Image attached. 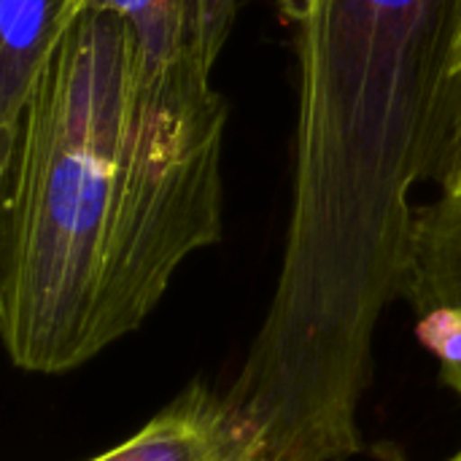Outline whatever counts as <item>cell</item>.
I'll return each instance as SVG.
<instances>
[{
	"mask_svg": "<svg viewBox=\"0 0 461 461\" xmlns=\"http://www.w3.org/2000/svg\"><path fill=\"white\" fill-rule=\"evenodd\" d=\"M227 122L211 76L135 65L100 294L105 348L149 319L192 254L221 240Z\"/></svg>",
	"mask_w": 461,
	"mask_h": 461,
	"instance_id": "obj_3",
	"label": "cell"
},
{
	"mask_svg": "<svg viewBox=\"0 0 461 461\" xmlns=\"http://www.w3.org/2000/svg\"><path fill=\"white\" fill-rule=\"evenodd\" d=\"M461 0H313L294 24L297 108L281 273L227 392L267 461L365 451L381 313L405 297L424 181L454 151Z\"/></svg>",
	"mask_w": 461,
	"mask_h": 461,
	"instance_id": "obj_1",
	"label": "cell"
},
{
	"mask_svg": "<svg viewBox=\"0 0 461 461\" xmlns=\"http://www.w3.org/2000/svg\"><path fill=\"white\" fill-rule=\"evenodd\" d=\"M78 8L108 11L132 32L143 70H197L211 76L238 22L240 0H68ZM62 14V16H65Z\"/></svg>",
	"mask_w": 461,
	"mask_h": 461,
	"instance_id": "obj_6",
	"label": "cell"
},
{
	"mask_svg": "<svg viewBox=\"0 0 461 461\" xmlns=\"http://www.w3.org/2000/svg\"><path fill=\"white\" fill-rule=\"evenodd\" d=\"M68 0H0V162L16 140L22 108L62 24Z\"/></svg>",
	"mask_w": 461,
	"mask_h": 461,
	"instance_id": "obj_7",
	"label": "cell"
},
{
	"mask_svg": "<svg viewBox=\"0 0 461 461\" xmlns=\"http://www.w3.org/2000/svg\"><path fill=\"white\" fill-rule=\"evenodd\" d=\"M138 51L124 19L62 16L0 162V335L27 373H68L103 346L100 294Z\"/></svg>",
	"mask_w": 461,
	"mask_h": 461,
	"instance_id": "obj_2",
	"label": "cell"
},
{
	"mask_svg": "<svg viewBox=\"0 0 461 461\" xmlns=\"http://www.w3.org/2000/svg\"><path fill=\"white\" fill-rule=\"evenodd\" d=\"M448 461H461V448H459V451H456V454H454V456H451V459H448Z\"/></svg>",
	"mask_w": 461,
	"mask_h": 461,
	"instance_id": "obj_11",
	"label": "cell"
},
{
	"mask_svg": "<svg viewBox=\"0 0 461 461\" xmlns=\"http://www.w3.org/2000/svg\"><path fill=\"white\" fill-rule=\"evenodd\" d=\"M89 461H267V446L230 394L192 384L143 429Z\"/></svg>",
	"mask_w": 461,
	"mask_h": 461,
	"instance_id": "obj_5",
	"label": "cell"
},
{
	"mask_svg": "<svg viewBox=\"0 0 461 461\" xmlns=\"http://www.w3.org/2000/svg\"><path fill=\"white\" fill-rule=\"evenodd\" d=\"M311 5H313V0H278L281 16L289 24H300L311 14Z\"/></svg>",
	"mask_w": 461,
	"mask_h": 461,
	"instance_id": "obj_9",
	"label": "cell"
},
{
	"mask_svg": "<svg viewBox=\"0 0 461 461\" xmlns=\"http://www.w3.org/2000/svg\"><path fill=\"white\" fill-rule=\"evenodd\" d=\"M454 116H456V127H454V143H456V132L461 127V38L456 46V57H454ZM448 170V167H446Z\"/></svg>",
	"mask_w": 461,
	"mask_h": 461,
	"instance_id": "obj_10",
	"label": "cell"
},
{
	"mask_svg": "<svg viewBox=\"0 0 461 461\" xmlns=\"http://www.w3.org/2000/svg\"><path fill=\"white\" fill-rule=\"evenodd\" d=\"M405 297L419 316L421 343L461 397V200L440 194L416 208Z\"/></svg>",
	"mask_w": 461,
	"mask_h": 461,
	"instance_id": "obj_4",
	"label": "cell"
},
{
	"mask_svg": "<svg viewBox=\"0 0 461 461\" xmlns=\"http://www.w3.org/2000/svg\"><path fill=\"white\" fill-rule=\"evenodd\" d=\"M440 194L461 200V127L459 132H456V143H454V151H451L448 170H446V176L440 181Z\"/></svg>",
	"mask_w": 461,
	"mask_h": 461,
	"instance_id": "obj_8",
	"label": "cell"
}]
</instances>
